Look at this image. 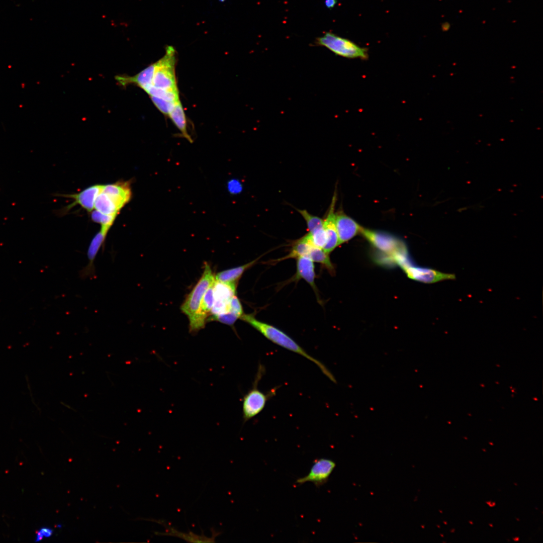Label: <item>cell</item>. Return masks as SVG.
Returning a JSON list of instances; mask_svg holds the SVG:
<instances>
[{
    "mask_svg": "<svg viewBox=\"0 0 543 543\" xmlns=\"http://www.w3.org/2000/svg\"><path fill=\"white\" fill-rule=\"evenodd\" d=\"M240 318L249 324L274 343L311 361L331 381L334 383L336 382L333 375L322 363L308 353L292 337L282 330L270 324L259 321L253 314H243Z\"/></svg>",
    "mask_w": 543,
    "mask_h": 543,
    "instance_id": "6da1fadb",
    "label": "cell"
},
{
    "mask_svg": "<svg viewBox=\"0 0 543 543\" xmlns=\"http://www.w3.org/2000/svg\"><path fill=\"white\" fill-rule=\"evenodd\" d=\"M315 43L344 58L366 60L369 57L367 48L360 47L351 41L331 32H326L322 36L317 38Z\"/></svg>",
    "mask_w": 543,
    "mask_h": 543,
    "instance_id": "7a4b0ae2",
    "label": "cell"
},
{
    "mask_svg": "<svg viewBox=\"0 0 543 543\" xmlns=\"http://www.w3.org/2000/svg\"><path fill=\"white\" fill-rule=\"evenodd\" d=\"M175 51L171 46L166 49L165 54L156 61L152 85L168 90H178L175 73Z\"/></svg>",
    "mask_w": 543,
    "mask_h": 543,
    "instance_id": "3957f363",
    "label": "cell"
},
{
    "mask_svg": "<svg viewBox=\"0 0 543 543\" xmlns=\"http://www.w3.org/2000/svg\"><path fill=\"white\" fill-rule=\"evenodd\" d=\"M406 251L397 253L392 256L403 270L408 278L426 284H432L444 280L456 279L453 274L444 273L435 269L416 266L410 264L407 258Z\"/></svg>",
    "mask_w": 543,
    "mask_h": 543,
    "instance_id": "277c9868",
    "label": "cell"
},
{
    "mask_svg": "<svg viewBox=\"0 0 543 543\" xmlns=\"http://www.w3.org/2000/svg\"><path fill=\"white\" fill-rule=\"evenodd\" d=\"M215 280L210 266L206 263L203 274L180 307L182 311L192 321L199 313L202 298L209 286Z\"/></svg>",
    "mask_w": 543,
    "mask_h": 543,
    "instance_id": "5b68a950",
    "label": "cell"
},
{
    "mask_svg": "<svg viewBox=\"0 0 543 543\" xmlns=\"http://www.w3.org/2000/svg\"><path fill=\"white\" fill-rule=\"evenodd\" d=\"M259 369L255 378L253 386L244 395L242 401V414L244 422L254 417L259 414L264 408L266 402L273 393L265 394L258 389L257 384L261 378L262 368Z\"/></svg>",
    "mask_w": 543,
    "mask_h": 543,
    "instance_id": "8992f818",
    "label": "cell"
},
{
    "mask_svg": "<svg viewBox=\"0 0 543 543\" xmlns=\"http://www.w3.org/2000/svg\"><path fill=\"white\" fill-rule=\"evenodd\" d=\"M360 233L375 248L391 256L406 251L402 242L390 234L363 227Z\"/></svg>",
    "mask_w": 543,
    "mask_h": 543,
    "instance_id": "52a82bcc",
    "label": "cell"
},
{
    "mask_svg": "<svg viewBox=\"0 0 543 543\" xmlns=\"http://www.w3.org/2000/svg\"><path fill=\"white\" fill-rule=\"evenodd\" d=\"M335 466V463L330 459H317L314 461L309 474L298 478L296 483L302 485L310 482L314 484L317 487H319L327 482Z\"/></svg>",
    "mask_w": 543,
    "mask_h": 543,
    "instance_id": "ba28073f",
    "label": "cell"
},
{
    "mask_svg": "<svg viewBox=\"0 0 543 543\" xmlns=\"http://www.w3.org/2000/svg\"><path fill=\"white\" fill-rule=\"evenodd\" d=\"M102 192L107 195L120 211L132 199L131 182L118 181L104 185Z\"/></svg>",
    "mask_w": 543,
    "mask_h": 543,
    "instance_id": "9c48e42d",
    "label": "cell"
},
{
    "mask_svg": "<svg viewBox=\"0 0 543 543\" xmlns=\"http://www.w3.org/2000/svg\"><path fill=\"white\" fill-rule=\"evenodd\" d=\"M336 194L333 196L328 212L325 220H323V229L326 236V243L323 250L328 253L332 252L339 245V239L336 227L335 213L334 212Z\"/></svg>",
    "mask_w": 543,
    "mask_h": 543,
    "instance_id": "30bf717a",
    "label": "cell"
},
{
    "mask_svg": "<svg viewBox=\"0 0 543 543\" xmlns=\"http://www.w3.org/2000/svg\"><path fill=\"white\" fill-rule=\"evenodd\" d=\"M335 222L339 245L360 233L362 228L356 221L341 211L335 213Z\"/></svg>",
    "mask_w": 543,
    "mask_h": 543,
    "instance_id": "8fae6325",
    "label": "cell"
},
{
    "mask_svg": "<svg viewBox=\"0 0 543 543\" xmlns=\"http://www.w3.org/2000/svg\"><path fill=\"white\" fill-rule=\"evenodd\" d=\"M109 230L101 227L100 230L93 238L87 252L88 263L80 273V277L86 278L95 274L94 261L102 246L104 245Z\"/></svg>",
    "mask_w": 543,
    "mask_h": 543,
    "instance_id": "7c38bea8",
    "label": "cell"
},
{
    "mask_svg": "<svg viewBox=\"0 0 543 543\" xmlns=\"http://www.w3.org/2000/svg\"><path fill=\"white\" fill-rule=\"evenodd\" d=\"M104 185H95L83 190L78 194L64 195L63 196L73 200V203L68 206L70 209L78 205L90 213L94 209L95 202L98 195L102 191Z\"/></svg>",
    "mask_w": 543,
    "mask_h": 543,
    "instance_id": "4fadbf2b",
    "label": "cell"
},
{
    "mask_svg": "<svg viewBox=\"0 0 543 543\" xmlns=\"http://www.w3.org/2000/svg\"><path fill=\"white\" fill-rule=\"evenodd\" d=\"M296 259L297 270L293 280L298 281L301 279L304 280L317 295L318 290L315 283V272L314 262L309 258L304 256L299 257Z\"/></svg>",
    "mask_w": 543,
    "mask_h": 543,
    "instance_id": "5bb4252c",
    "label": "cell"
},
{
    "mask_svg": "<svg viewBox=\"0 0 543 543\" xmlns=\"http://www.w3.org/2000/svg\"><path fill=\"white\" fill-rule=\"evenodd\" d=\"M155 63L151 64L134 76H117L116 79L122 85L135 83L146 91L152 85Z\"/></svg>",
    "mask_w": 543,
    "mask_h": 543,
    "instance_id": "9a60e30c",
    "label": "cell"
},
{
    "mask_svg": "<svg viewBox=\"0 0 543 543\" xmlns=\"http://www.w3.org/2000/svg\"><path fill=\"white\" fill-rule=\"evenodd\" d=\"M259 258L243 265L224 270L215 276V280L226 283H237L243 273L258 261Z\"/></svg>",
    "mask_w": 543,
    "mask_h": 543,
    "instance_id": "2e32d148",
    "label": "cell"
},
{
    "mask_svg": "<svg viewBox=\"0 0 543 543\" xmlns=\"http://www.w3.org/2000/svg\"><path fill=\"white\" fill-rule=\"evenodd\" d=\"M168 116L181 132L182 136L190 142H193V139L187 131L186 115L180 101L174 104Z\"/></svg>",
    "mask_w": 543,
    "mask_h": 543,
    "instance_id": "e0dca14e",
    "label": "cell"
},
{
    "mask_svg": "<svg viewBox=\"0 0 543 543\" xmlns=\"http://www.w3.org/2000/svg\"><path fill=\"white\" fill-rule=\"evenodd\" d=\"M237 283H226L214 280L213 292L215 301L229 302L235 295Z\"/></svg>",
    "mask_w": 543,
    "mask_h": 543,
    "instance_id": "ac0fdd59",
    "label": "cell"
},
{
    "mask_svg": "<svg viewBox=\"0 0 543 543\" xmlns=\"http://www.w3.org/2000/svg\"><path fill=\"white\" fill-rule=\"evenodd\" d=\"M94 208L107 215H118L120 210L106 194L101 192L97 197Z\"/></svg>",
    "mask_w": 543,
    "mask_h": 543,
    "instance_id": "d6986e66",
    "label": "cell"
},
{
    "mask_svg": "<svg viewBox=\"0 0 543 543\" xmlns=\"http://www.w3.org/2000/svg\"><path fill=\"white\" fill-rule=\"evenodd\" d=\"M329 254L323 249L312 246L306 257L309 258L314 262H316L321 264L330 273H333L334 266L331 261Z\"/></svg>",
    "mask_w": 543,
    "mask_h": 543,
    "instance_id": "ffe728a7",
    "label": "cell"
},
{
    "mask_svg": "<svg viewBox=\"0 0 543 543\" xmlns=\"http://www.w3.org/2000/svg\"><path fill=\"white\" fill-rule=\"evenodd\" d=\"M312 246L302 237L294 242L290 253L280 259L283 260L291 258H297L301 256L307 257Z\"/></svg>",
    "mask_w": 543,
    "mask_h": 543,
    "instance_id": "44dd1931",
    "label": "cell"
},
{
    "mask_svg": "<svg viewBox=\"0 0 543 543\" xmlns=\"http://www.w3.org/2000/svg\"><path fill=\"white\" fill-rule=\"evenodd\" d=\"M303 238L313 246L321 249H323L326 243V236L323 227L309 232Z\"/></svg>",
    "mask_w": 543,
    "mask_h": 543,
    "instance_id": "7402d4cb",
    "label": "cell"
},
{
    "mask_svg": "<svg viewBox=\"0 0 543 543\" xmlns=\"http://www.w3.org/2000/svg\"><path fill=\"white\" fill-rule=\"evenodd\" d=\"M145 92L150 97H158L172 103H175L180 101L178 90H165L152 85Z\"/></svg>",
    "mask_w": 543,
    "mask_h": 543,
    "instance_id": "603a6c76",
    "label": "cell"
},
{
    "mask_svg": "<svg viewBox=\"0 0 543 543\" xmlns=\"http://www.w3.org/2000/svg\"><path fill=\"white\" fill-rule=\"evenodd\" d=\"M306 221L309 232L323 227V220L320 217L313 215L306 210L297 209Z\"/></svg>",
    "mask_w": 543,
    "mask_h": 543,
    "instance_id": "cb8c5ba5",
    "label": "cell"
},
{
    "mask_svg": "<svg viewBox=\"0 0 543 543\" xmlns=\"http://www.w3.org/2000/svg\"><path fill=\"white\" fill-rule=\"evenodd\" d=\"M91 218L94 222L101 224V227L110 229L117 218V215H107L95 210L91 212Z\"/></svg>",
    "mask_w": 543,
    "mask_h": 543,
    "instance_id": "d4e9b609",
    "label": "cell"
},
{
    "mask_svg": "<svg viewBox=\"0 0 543 543\" xmlns=\"http://www.w3.org/2000/svg\"><path fill=\"white\" fill-rule=\"evenodd\" d=\"M239 317L232 312H229L218 315H211L207 318V321H216L223 324L232 326Z\"/></svg>",
    "mask_w": 543,
    "mask_h": 543,
    "instance_id": "484cf974",
    "label": "cell"
},
{
    "mask_svg": "<svg viewBox=\"0 0 543 543\" xmlns=\"http://www.w3.org/2000/svg\"><path fill=\"white\" fill-rule=\"evenodd\" d=\"M150 98L156 107L163 114L166 116H168L170 111L175 103H172L156 97L151 96Z\"/></svg>",
    "mask_w": 543,
    "mask_h": 543,
    "instance_id": "4316f807",
    "label": "cell"
},
{
    "mask_svg": "<svg viewBox=\"0 0 543 543\" xmlns=\"http://www.w3.org/2000/svg\"><path fill=\"white\" fill-rule=\"evenodd\" d=\"M170 534H171V535L173 534V535H176V536L180 537H181L182 538H184L185 539L188 540V541H192V542H213V541H214V538H213V537L208 538V537H207L206 536H205L204 535H202V536L197 535L196 534H194V533L191 534L192 535L190 536V534H186V533L178 532L177 531H175L174 533L171 532L170 533Z\"/></svg>",
    "mask_w": 543,
    "mask_h": 543,
    "instance_id": "83f0119b",
    "label": "cell"
},
{
    "mask_svg": "<svg viewBox=\"0 0 543 543\" xmlns=\"http://www.w3.org/2000/svg\"><path fill=\"white\" fill-rule=\"evenodd\" d=\"M229 305L230 311L237 315L240 318L244 313L240 301L236 295L232 297Z\"/></svg>",
    "mask_w": 543,
    "mask_h": 543,
    "instance_id": "f1b7e54d",
    "label": "cell"
},
{
    "mask_svg": "<svg viewBox=\"0 0 543 543\" xmlns=\"http://www.w3.org/2000/svg\"><path fill=\"white\" fill-rule=\"evenodd\" d=\"M227 190L232 195L237 194L240 192L242 189L241 183L235 179H231L227 183Z\"/></svg>",
    "mask_w": 543,
    "mask_h": 543,
    "instance_id": "f546056e",
    "label": "cell"
},
{
    "mask_svg": "<svg viewBox=\"0 0 543 543\" xmlns=\"http://www.w3.org/2000/svg\"><path fill=\"white\" fill-rule=\"evenodd\" d=\"M53 530L47 527H41L36 533L35 542L41 541L44 538L50 537L52 535Z\"/></svg>",
    "mask_w": 543,
    "mask_h": 543,
    "instance_id": "4dcf8cb0",
    "label": "cell"
},
{
    "mask_svg": "<svg viewBox=\"0 0 543 543\" xmlns=\"http://www.w3.org/2000/svg\"><path fill=\"white\" fill-rule=\"evenodd\" d=\"M337 3L336 0H325L324 4L327 8L332 9Z\"/></svg>",
    "mask_w": 543,
    "mask_h": 543,
    "instance_id": "1f68e13d",
    "label": "cell"
},
{
    "mask_svg": "<svg viewBox=\"0 0 543 543\" xmlns=\"http://www.w3.org/2000/svg\"><path fill=\"white\" fill-rule=\"evenodd\" d=\"M486 503L490 506L493 507L495 506L496 503L495 502H492L491 501H486Z\"/></svg>",
    "mask_w": 543,
    "mask_h": 543,
    "instance_id": "d6a6232c",
    "label": "cell"
},
{
    "mask_svg": "<svg viewBox=\"0 0 543 543\" xmlns=\"http://www.w3.org/2000/svg\"><path fill=\"white\" fill-rule=\"evenodd\" d=\"M513 540H514L515 541H519V537H518V536H516V537H513Z\"/></svg>",
    "mask_w": 543,
    "mask_h": 543,
    "instance_id": "836d02e7",
    "label": "cell"
},
{
    "mask_svg": "<svg viewBox=\"0 0 543 543\" xmlns=\"http://www.w3.org/2000/svg\"><path fill=\"white\" fill-rule=\"evenodd\" d=\"M450 532H451V533H454V532H455V528H451V529L450 530Z\"/></svg>",
    "mask_w": 543,
    "mask_h": 543,
    "instance_id": "e575fe53",
    "label": "cell"
},
{
    "mask_svg": "<svg viewBox=\"0 0 543 543\" xmlns=\"http://www.w3.org/2000/svg\"><path fill=\"white\" fill-rule=\"evenodd\" d=\"M469 522L470 524H471L472 525H473L474 524L473 522L472 521H471V520H469Z\"/></svg>",
    "mask_w": 543,
    "mask_h": 543,
    "instance_id": "d590c367",
    "label": "cell"
},
{
    "mask_svg": "<svg viewBox=\"0 0 543 543\" xmlns=\"http://www.w3.org/2000/svg\"><path fill=\"white\" fill-rule=\"evenodd\" d=\"M57 527H58V528H61V524L57 525Z\"/></svg>",
    "mask_w": 543,
    "mask_h": 543,
    "instance_id": "8d00e7d4",
    "label": "cell"
},
{
    "mask_svg": "<svg viewBox=\"0 0 543 543\" xmlns=\"http://www.w3.org/2000/svg\"><path fill=\"white\" fill-rule=\"evenodd\" d=\"M489 526L490 527H493V524L492 523H489Z\"/></svg>",
    "mask_w": 543,
    "mask_h": 543,
    "instance_id": "74e56055",
    "label": "cell"
},
{
    "mask_svg": "<svg viewBox=\"0 0 543 543\" xmlns=\"http://www.w3.org/2000/svg\"><path fill=\"white\" fill-rule=\"evenodd\" d=\"M482 450L483 451H485V452H486V451H487V450H486L485 449H484V448H482Z\"/></svg>",
    "mask_w": 543,
    "mask_h": 543,
    "instance_id": "f35d334b",
    "label": "cell"
},
{
    "mask_svg": "<svg viewBox=\"0 0 543 543\" xmlns=\"http://www.w3.org/2000/svg\"><path fill=\"white\" fill-rule=\"evenodd\" d=\"M516 520H517V521H519V518H516Z\"/></svg>",
    "mask_w": 543,
    "mask_h": 543,
    "instance_id": "ab89813d",
    "label": "cell"
},
{
    "mask_svg": "<svg viewBox=\"0 0 543 543\" xmlns=\"http://www.w3.org/2000/svg\"><path fill=\"white\" fill-rule=\"evenodd\" d=\"M489 443H490V444H491L492 445H493V443H492L489 442Z\"/></svg>",
    "mask_w": 543,
    "mask_h": 543,
    "instance_id": "60d3db41",
    "label": "cell"
},
{
    "mask_svg": "<svg viewBox=\"0 0 543 543\" xmlns=\"http://www.w3.org/2000/svg\"><path fill=\"white\" fill-rule=\"evenodd\" d=\"M514 485H517V484H516V483H514Z\"/></svg>",
    "mask_w": 543,
    "mask_h": 543,
    "instance_id": "b9f144b4",
    "label": "cell"
}]
</instances>
